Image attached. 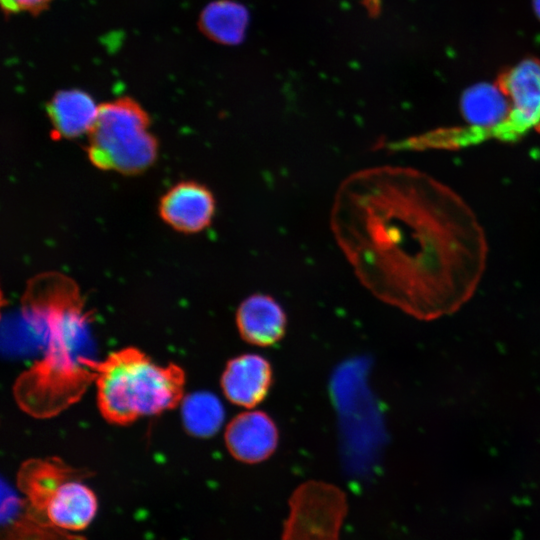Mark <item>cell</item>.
Here are the masks:
<instances>
[{
    "instance_id": "obj_8",
    "label": "cell",
    "mask_w": 540,
    "mask_h": 540,
    "mask_svg": "<svg viewBox=\"0 0 540 540\" xmlns=\"http://www.w3.org/2000/svg\"><path fill=\"white\" fill-rule=\"evenodd\" d=\"M159 212L161 218L175 230L200 232L212 221L215 199L206 186L184 181L171 187L162 196Z\"/></svg>"
},
{
    "instance_id": "obj_12",
    "label": "cell",
    "mask_w": 540,
    "mask_h": 540,
    "mask_svg": "<svg viewBox=\"0 0 540 540\" xmlns=\"http://www.w3.org/2000/svg\"><path fill=\"white\" fill-rule=\"evenodd\" d=\"M99 106L86 92L79 89L58 91L48 103V116L58 136L74 138L90 133Z\"/></svg>"
},
{
    "instance_id": "obj_4",
    "label": "cell",
    "mask_w": 540,
    "mask_h": 540,
    "mask_svg": "<svg viewBox=\"0 0 540 540\" xmlns=\"http://www.w3.org/2000/svg\"><path fill=\"white\" fill-rule=\"evenodd\" d=\"M148 127L147 113L131 98L100 105L89 133V159L105 170L126 174L144 170L157 155V142Z\"/></svg>"
},
{
    "instance_id": "obj_2",
    "label": "cell",
    "mask_w": 540,
    "mask_h": 540,
    "mask_svg": "<svg viewBox=\"0 0 540 540\" xmlns=\"http://www.w3.org/2000/svg\"><path fill=\"white\" fill-rule=\"evenodd\" d=\"M22 312L43 338V354L13 385L14 399L31 417L48 419L77 403L94 383L91 313L79 287L60 273L30 281Z\"/></svg>"
},
{
    "instance_id": "obj_7",
    "label": "cell",
    "mask_w": 540,
    "mask_h": 540,
    "mask_svg": "<svg viewBox=\"0 0 540 540\" xmlns=\"http://www.w3.org/2000/svg\"><path fill=\"white\" fill-rule=\"evenodd\" d=\"M224 438L229 453L235 459L254 464L268 459L275 452L279 433L267 413L247 411L228 423Z\"/></svg>"
},
{
    "instance_id": "obj_17",
    "label": "cell",
    "mask_w": 540,
    "mask_h": 540,
    "mask_svg": "<svg viewBox=\"0 0 540 540\" xmlns=\"http://www.w3.org/2000/svg\"><path fill=\"white\" fill-rule=\"evenodd\" d=\"M20 502L17 496L9 489L2 488V500H1V521L2 523H9L12 521L18 511Z\"/></svg>"
},
{
    "instance_id": "obj_14",
    "label": "cell",
    "mask_w": 540,
    "mask_h": 540,
    "mask_svg": "<svg viewBox=\"0 0 540 540\" xmlns=\"http://www.w3.org/2000/svg\"><path fill=\"white\" fill-rule=\"evenodd\" d=\"M249 20L247 9L234 1L210 3L201 13L200 28L212 40L228 45L240 43Z\"/></svg>"
},
{
    "instance_id": "obj_6",
    "label": "cell",
    "mask_w": 540,
    "mask_h": 540,
    "mask_svg": "<svg viewBox=\"0 0 540 540\" xmlns=\"http://www.w3.org/2000/svg\"><path fill=\"white\" fill-rule=\"evenodd\" d=\"M511 104L506 143H515L540 130V60L522 59L504 69L496 80Z\"/></svg>"
},
{
    "instance_id": "obj_18",
    "label": "cell",
    "mask_w": 540,
    "mask_h": 540,
    "mask_svg": "<svg viewBox=\"0 0 540 540\" xmlns=\"http://www.w3.org/2000/svg\"><path fill=\"white\" fill-rule=\"evenodd\" d=\"M533 6L538 18H540V0H533Z\"/></svg>"
},
{
    "instance_id": "obj_13",
    "label": "cell",
    "mask_w": 540,
    "mask_h": 540,
    "mask_svg": "<svg viewBox=\"0 0 540 540\" xmlns=\"http://www.w3.org/2000/svg\"><path fill=\"white\" fill-rule=\"evenodd\" d=\"M77 473L58 457L33 458L20 467L18 485L35 507L45 509L58 486Z\"/></svg>"
},
{
    "instance_id": "obj_15",
    "label": "cell",
    "mask_w": 540,
    "mask_h": 540,
    "mask_svg": "<svg viewBox=\"0 0 540 540\" xmlns=\"http://www.w3.org/2000/svg\"><path fill=\"white\" fill-rule=\"evenodd\" d=\"M225 411L220 400L210 392H196L183 399L182 418L186 430L201 438L219 431Z\"/></svg>"
},
{
    "instance_id": "obj_10",
    "label": "cell",
    "mask_w": 540,
    "mask_h": 540,
    "mask_svg": "<svg viewBox=\"0 0 540 540\" xmlns=\"http://www.w3.org/2000/svg\"><path fill=\"white\" fill-rule=\"evenodd\" d=\"M287 318L281 305L271 296L256 293L245 298L236 312L241 338L252 345L267 347L285 334Z\"/></svg>"
},
{
    "instance_id": "obj_9",
    "label": "cell",
    "mask_w": 540,
    "mask_h": 540,
    "mask_svg": "<svg viewBox=\"0 0 540 540\" xmlns=\"http://www.w3.org/2000/svg\"><path fill=\"white\" fill-rule=\"evenodd\" d=\"M272 381V367L266 358L258 354H242L227 362L220 383L231 403L253 408L265 399Z\"/></svg>"
},
{
    "instance_id": "obj_11",
    "label": "cell",
    "mask_w": 540,
    "mask_h": 540,
    "mask_svg": "<svg viewBox=\"0 0 540 540\" xmlns=\"http://www.w3.org/2000/svg\"><path fill=\"white\" fill-rule=\"evenodd\" d=\"M77 475L79 473L63 481L45 507L49 520L60 528L83 529L92 521L97 511L95 494Z\"/></svg>"
},
{
    "instance_id": "obj_3",
    "label": "cell",
    "mask_w": 540,
    "mask_h": 540,
    "mask_svg": "<svg viewBox=\"0 0 540 540\" xmlns=\"http://www.w3.org/2000/svg\"><path fill=\"white\" fill-rule=\"evenodd\" d=\"M97 405L102 417L128 425L161 414L184 399L186 376L177 364L160 365L136 347L113 351L94 362Z\"/></svg>"
},
{
    "instance_id": "obj_16",
    "label": "cell",
    "mask_w": 540,
    "mask_h": 540,
    "mask_svg": "<svg viewBox=\"0 0 540 540\" xmlns=\"http://www.w3.org/2000/svg\"><path fill=\"white\" fill-rule=\"evenodd\" d=\"M52 0H1L7 14H36L48 7Z\"/></svg>"
},
{
    "instance_id": "obj_1",
    "label": "cell",
    "mask_w": 540,
    "mask_h": 540,
    "mask_svg": "<svg viewBox=\"0 0 540 540\" xmlns=\"http://www.w3.org/2000/svg\"><path fill=\"white\" fill-rule=\"evenodd\" d=\"M331 230L375 297L420 320L459 309L483 274L487 246L470 207L408 167L379 166L337 189Z\"/></svg>"
},
{
    "instance_id": "obj_5",
    "label": "cell",
    "mask_w": 540,
    "mask_h": 540,
    "mask_svg": "<svg viewBox=\"0 0 540 540\" xmlns=\"http://www.w3.org/2000/svg\"><path fill=\"white\" fill-rule=\"evenodd\" d=\"M344 495L324 482H307L294 492L288 540H335L344 511Z\"/></svg>"
}]
</instances>
